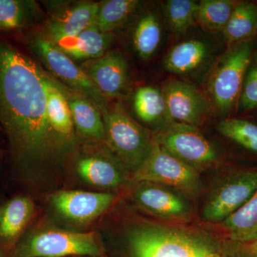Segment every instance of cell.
<instances>
[{
    "label": "cell",
    "instance_id": "1",
    "mask_svg": "<svg viewBox=\"0 0 257 257\" xmlns=\"http://www.w3.org/2000/svg\"><path fill=\"white\" fill-rule=\"evenodd\" d=\"M0 125L13 160L20 167L57 161L72 153L51 125L45 69L1 37Z\"/></svg>",
    "mask_w": 257,
    "mask_h": 257
},
{
    "label": "cell",
    "instance_id": "2",
    "mask_svg": "<svg viewBox=\"0 0 257 257\" xmlns=\"http://www.w3.org/2000/svg\"><path fill=\"white\" fill-rule=\"evenodd\" d=\"M133 257H223L205 234L182 228L142 224L128 234Z\"/></svg>",
    "mask_w": 257,
    "mask_h": 257
},
{
    "label": "cell",
    "instance_id": "3",
    "mask_svg": "<svg viewBox=\"0 0 257 257\" xmlns=\"http://www.w3.org/2000/svg\"><path fill=\"white\" fill-rule=\"evenodd\" d=\"M253 40L227 47L216 59L209 71L207 91L211 106L222 116H228L238 107L245 74L253 54Z\"/></svg>",
    "mask_w": 257,
    "mask_h": 257
},
{
    "label": "cell",
    "instance_id": "4",
    "mask_svg": "<svg viewBox=\"0 0 257 257\" xmlns=\"http://www.w3.org/2000/svg\"><path fill=\"white\" fill-rule=\"evenodd\" d=\"M101 112L108 148L124 167L136 172L150 155L155 135L132 118L120 100L111 101Z\"/></svg>",
    "mask_w": 257,
    "mask_h": 257
},
{
    "label": "cell",
    "instance_id": "5",
    "mask_svg": "<svg viewBox=\"0 0 257 257\" xmlns=\"http://www.w3.org/2000/svg\"><path fill=\"white\" fill-rule=\"evenodd\" d=\"M30 53L40 65L66 87L92 101L101 111L111 101L106 99L73 60L37 30L25 37Z\"/></svg>",
    "mask_w": 257,
    "mask_h": 257
},
{
    "label": "cell",
    "instance_id": "6",
    "mask_svg": "<svg viewBox=\"0 0 257 257\" xmlns=\"http://www.w3.org/2000/svg\"><path fill=\"white\" fill-rule=\"evenodd\" d=\"M101 247L96 234L51 230L28 236L15 247L13 257L98 256Z\"/></svg>",
    "mask_w": 257,
    "mask_h": 257
},
{
    "label": "cell",
    "instance_id": "7",
    "mask_svg": "<svg viewBox=\"0 0 257 257\" xmlns=\"http://www.w3.org/2000/svg\"><path fill=\"white\" fill-rule=\"evenodd\" d=\"M154 135L161 147L198 172L216 165L220 160L216 147L197 126L172 123Z\"/></svg>",
    "mask_w": 257,
    "mask_h": 257
},
{
    "label": "cell",
    "instance_id": "8",
    "mask_svg": "<svg viewBox=\"0 0 257 257\" xmlns=\"http://www.w3.org/2000/svg\"><path fill=\"white\" fill-rule=\"evenodd\" d=\"M134 179L172 187L188 195H195L202 188L199 172L171 155L155 140L150 155L134 172Z\"/></svg>",
    "mask_w": 257,
    "mask_h": 257
},
{
    "label": "cell",
    "instance_id": "9",
    "mask_svg": "<svg viewBox=\"0 0 257 257\" xmlns=\"http://www.w3.org/2000/svg\"><path fill=\"white\" fill-rule=\"evenodd\" d=\"M47 8V18L42 33L50 41L79 35L86 29L96 25L99 2L43 1Z\"/></svg>",
    "mask_w": 257,
    "mask_h": 257
},
{
    "label": "cell",
    "instance_id": "10",
    "mask_svg": "<svg viewBox=\"0 0 257 257\" xmlns=\"http://www.w3.org/2000/svg\"><path fill=\"white\" fill-rule=\"evenodd\" d=\"M172 123L199 127L211 112L209 99L195 86L177 78L167 79L161 88Z\"/></svg>",
    "mask_w": 257,
    "mask_h": 257
},
{
    "label": "cell",
    "instance_id": "11",
    "mask_svg": "<svg viewBox=\"0 0 257 257\" xmlns=\"http://www.w3.org/2000/svg\"><path fill=\"white\" fill-rule=\"evenodd\" d=\"M79 67L106 99L120 100L127 95L130 67L119 51L109 50L99 58L82 62Z\"/></svg>",
    "mask_w": 257,
    "mask_h": 257
},
{
    "label": "cell",
    "instance_id": "12",
    "mask_svg": "<svg viewBox=\"0 0 257 257\" xmlns=\"http://www.w3.org/2000/svg\"><path fill=\"white\" fill-rule=\"evenodd\" d=\"M257 191V172H246L231 177L211 194L202 212L204 221L223 222L242 207Z\"/></svg>",
    "mask_w": 257,
    "mask_h": 257
},
{
    "label": "cell",
    "instance_id": "13",
    "mask_svg": "<svg viewBox=\"0 0 257 257\" xmlns=\"http://www.w3.org/2000/svg\"><path fill=\"white\" fill-rule=\"evenodd\" d=\"M214 47L200 38L179 42L167 52L163 61L166 71L175 75L194 77L209 69L216 60Z\"/></svg>",
    "mask_w": 257,
    "mask_h": 257
},
{
    "label": "cell",
    "instance_id": "14",
    "mask_svg": "<svg viewBox=\"0 0 257 257\" xmlns=\"http://www.w3.org/2000/svg\"><path fill=\"white\" fill-rule=\"evenodd\" d=\"M115 199L112 193L62 191L54 195L52 202L64 217L84 224L103 214Z\"/></svg>",
    "mask_w": 257,
    "mask_h": 257
},
{
    "label": "cell",
    "instance_id": "15",
    "mask_svg": "<svg viewBox=\"0 0 257 257\" xmlns=\"http://www.w3.org/2000/svg\"><path fill=\"white\" fill-rule=\"evenodd\" d=\"M135 199L142 207L162 219L179 220L190 214L187 200L161 184L141 182Z\"/></svg>",
    "mask_w": 257,
    "mask_h": 257
},
{
    "label": "cell",
    "instance_id": "16",
    "mask_svg": "<svg viewBox=\"0 0 257 257\" xmlns=\"http://www.w3.org/2000/svg\"><path fill=\"white\" fill-rule=\"evenodd\" d=\"M60 84L78 135L91 141L106 143L105 124L99 108L85 96L74 92L62 83L60 82Z\"/></svg>",
    "mask_w": 257,
    "mask_h": 257
},
{
    "label": "cell",
    "instance_id": "17",
    "mask_svg": "<svg viewBox=\"0 0 257 257\" xmlns=\"http://www.w3.org/2000/svg\"><path fill=\"white\" fill-rule=\"evenodd\" d=\"M45 83L51 125L56 135L72 152L76 145L75 128L67 99L61 89L60 82L46 70Z\"/></svg>",
    "mask_w": 257,
    "mask_h": 257
},
{
    "label": "cell",
    "instance_id": "18",
    "mask_svg": "<svg viewBox=\"0 0 257 257\" xmlns=\"http://www.w3.org/2000/svg\"><path fill=\"white\" fill-rule=\"evenodd\" d=\"M113 33H104L92 25L76 36L53 42L72 60L85 61L99 58L109 50L114 41Z\"/></svg>",
    "mask_w": 257,
    "mask_h": 257
},
{
    "label": "cell",
    "instance_id": "19",
    "mask_svg": "<svg viewBox=\"0 0 257 257\" xmlns=\"http://www.w3.org/2000/svg\"><path fill=\"white\" fill-rule=\"evenodd\" d=\"M163 39V24L156 11L145 10L133 24L132 45L142 60H150L160 50Z\"/></svg>",
    "mask_w": 257,
    "mask_h": 257
},
{
    "label": "cell",
    "instance_id": "20",
    "mask_svg": "<svg viewBox=\"0 0 257 257\" xmlns=\"http://www.w3.org/2000/svg\"><path fill=\"white\" fill-rule=\"evenodd\" d=\"M35 205L27 197L10 199L0 207V244L11 248L33 215Z\"/></svg>",
    "mask_w": 257,
    "mask_h": 257
},
{
    "label": "cell",
    "instance_id": "21",
    "mask_svg": "<svg viewBox=\"0 0 257 257\" xmlns=\"http://www.w3.org/2000/svg\"><path fill=\"white\" fill-rule=\"evenodd\" d=\"M114 160L100 155L82 157L77 162V172L88 183L101 188L113 189L124 182L122 170Z\"/></svg>",
    "mask_w": 257,
    "mask_h": 257
},
{
    "label": "cell",
    "instance_id": "22",
    "mask_svg": "<svg viewBox=\"0 0 257 257\" xmlns=\"http://www.w3.org/2000/svg\"><path fill=\"white\" fill-rule=\"evenodd\" d=\"M45 20L40 5L33 0H0V31L34 28Z\"/></svg>",
    "mask_w": 257,
    "mask_h": 257
},
{
    "label": "cell",
    "instance_id": "23",
    "mask_svg": "<svg viewBox=\"0 0 257 257\" xmlns=\"http://www.w3.org/2000/svg\"><path fill=\"white\" fill-rule=\"evenodd\" d=\"M133 108L139 119L146 124L157 125L158 130L172 124L162 89L152 86L138 87L134 94Z\"/></svg>",
    "mask_w": 257,
    "mask_h": 257
},
{
    "label": "cell",
    "instance_id": "24",
    "mask_svg": "<svg viewBox=\"0 0 257 257\" xmlns=\"http://www.w3.org/2000/svg\"><path fill=\"white\" fill-rule=\"evenodd\" d=\"M227 47L253 40L257 35V4L238 2L221 32Z\"/></svg>",
    "mask_w": 257,
    "mask_h": 257
},
{
    "label": "cell",
    "instance_id": "25",
    "mask_svg": "<svg viewBox=\"0 0 257 257\" xmlns=\"http://www.w3.org/2000/svg\"><path fill=\"white\" fill-rule=\"evenodd\" d=\"M222 224L233 241H257V191L242 207L226 218Z\"/></svg>",
    "mask_w": 257,
    "mask_h": 257
},
{
    "label": "cell",
    "instance_id": "26",
    "mask_svg": "<svg viewBox=\"0 0 257 257\" xmlns=\"http://www.w3.org/2000/svg\"><path fill=\"white\" fill-rule=\"evenodd\" d=\"M238 2L234 0H202L199 2L196 14L197 25L208 33L222 32Z\"/></svg>",
    "mask_w": 257,
    "mask_h": 257
},
{
    "label": "cell",
    "instance_id": "27",
    "mask_svg": "<svg viewBox=\"0 0 257 257\" xmlns=\"http://www.w3.org/2000/svg\"><path fill=\"white\" fill-rule=\"evenodd\" d=\"M99 3L96 25L104 33H113L125 25L140 5L138 0H104Z\"/></svg>",
    "mask_w": 257,
    "mask_h": 257
},
{
    "label": "cell",
    "instance_id": "28",
    "mask_svg": "<svg viewBox=\"0 0 257 257\" xmlns=\"http://www.w3.org/2000/svg\"><path fill=\"white\" fill-rule=\"evenodd\" d=\"M199 2L194 0H167L162 5V13L167 28L175 36H182L196 23Z\"/></svg>",
    "mask_w": 257,
    "mask_h": 257
},
{
    "label": "cell",
    "instance_id": "29",
    "mask_svg": "<svg viewBox=\"0 0 257 257\" xmlns=\"http://www.w3.org/2000/svg\"><path fill=\"white\" fill-rule=\"evenodd\" d=\"M216 130L222 136L257 154V125L247 120L225 118Z\"/></svg>",
    "mask_w": 257,
    "mask_h": 257
},
{
    "label": "cell",
    "instance_id": "30",
    "mask_svg": "<svg viewBox=\"0 0 257 257\" xmlns=\"http://www.w3.org/2000/svg\"><path fill=\"white\" fill-rule=\"evenodd\" d=\"M238 107L243 111L257 108V52L253 54L245 74Z\"/></svg>",
    "mask_w": 257,
    "mask_h": 257
},
{
    "label": "cell",
    "instance_id": "31",
    "mask_svg": "<svg viewBox=\"0 0 257 257\" xmlns=\"http://www.w3.org/2000/svg\"><path fill=\"white\" fill-rule=\"evenodd\" d=\"M253 251H254V253H256L257 254V241H256V242H255V244L253 245Z\"/></svg>",
    "mask_w": 257,
    "mask_h": 257
},
{
    "label": "cell",
    "instance_id": "32",
    "mask_svg": "<svg viewBox=\"0 0 257 257\" xmlns=\"http://www.w3.org/2000/svg\"><path fill=\"white\" fill-rule=\"evenodd\" d=\"M0 257H7L5 256V253L1 251V250H0Z\"/></svg>",
    "mask_w": 257,
    "mask_h": 257
},
{
    "label": "cell",
    "instance_id": "33",
    "mask_svg": "<svg viewBox=\"0 0 257 257\" xmlns=\"http://www.w3.org/2000/svg\"><path fill=\"white\" fill-rule=\"evenodd\" d=\"M256 4H257V3H256Z\"/></svg>",
    "mask_w": 257,
    "mask_h": 257
}]
</instances>
